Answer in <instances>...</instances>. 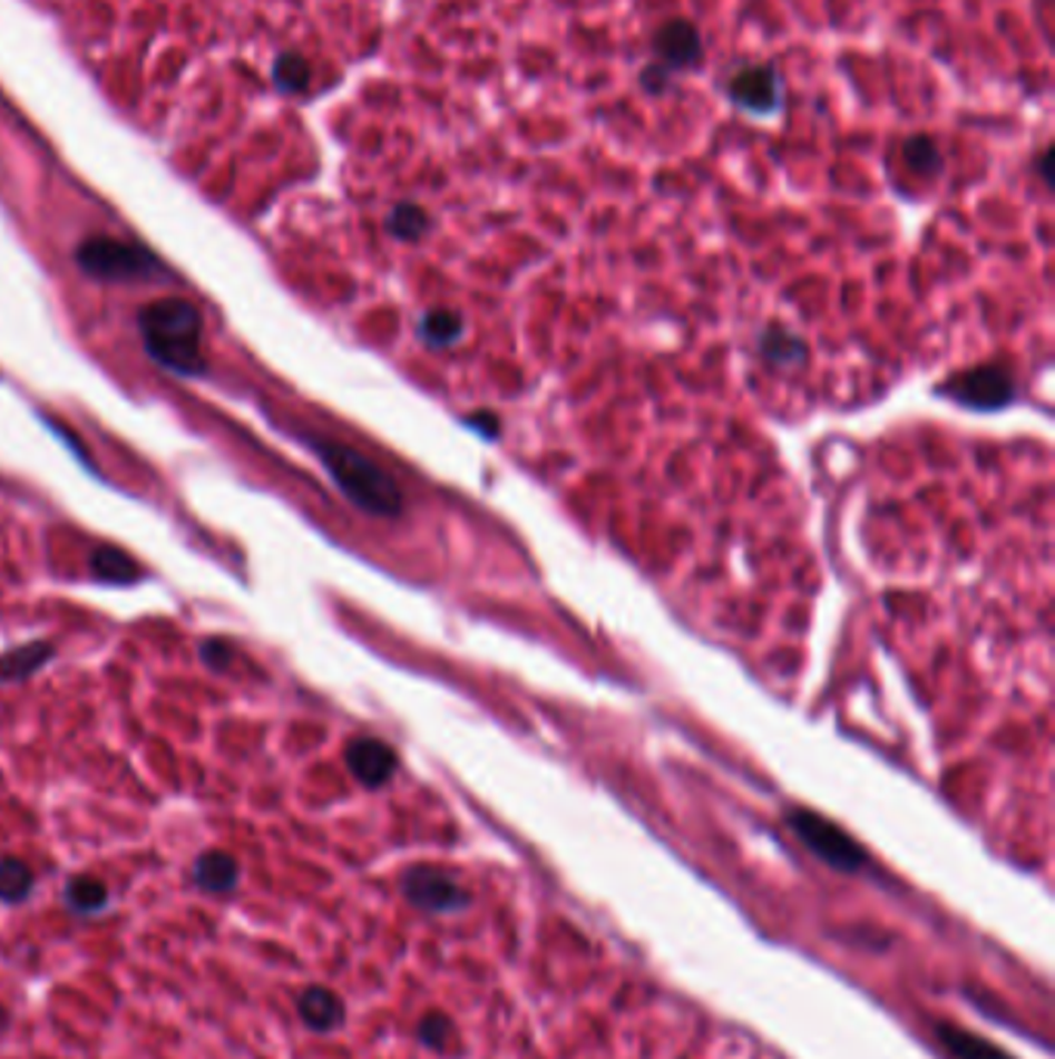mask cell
I'll return each instance as SVG.
<instances>
[{"mask_svg":"<svg viewBox=\"0 0 1055 1059\" xmlns=\"http://www.w3.org/2000/svg\"><path fill=\"white\" fill-rule=\"evenodd\" d=\"M143 348L158 366L177 376H202L208 369L202 350V313L183 298H158L146 304L137 317Z\"/></svg>","mask_w":1055,"mask_h":1059,"instance_id":"obj_1","label":"cell"},{"mask_svg":"<svg viewBox=\"0 0 1055 1059\" xmlns=\"http://www.w3.org/2000/svg\"><path fill=\"white\" fill-rule=\"evenodd\" d=\"M322 465L329 468L334 484L344 489L353 505L375 517H397L403 512V493L378 462L362 456L360 449L338 440H313Z\"/></svg>","mask_w":1055,"mask_h":1059,"instance_id":"obj_2","label":"cell"},{"mask_svg":"<svg viewBox=\"0 0 1055 1059\" xmlns=\"http://www.w3.org/2000/svg\"><path fill=\"white\" fill-rule=\"evenodd\" d=\"M75 261L87 276L102 279V282H130V279H149L162 266L155 261V254L139 249L134 242H118L109 236L84 239Z\"/></svg>","mask_w":1055,"mask_h":1059,"instance_id":"obj_3","label":"cell"},{"mask_svg":"<svg viewBox=\"0 0 1055 1059\" xmlns=\"http://www.w3.org/2000/svg\"><path fill=\"white\" fill-rule=\"evenodd\" d=\"M790 824L795 834L802 836V843H805L808 849L814 852L818 858L836 867V871H858L867 862V855L863 849L851 839V836L842 830V827H836L827 818H820L814 812H792Z\"/></svg>","mask_w":1055,"mask_h":1059,"instance_id":"obj_4","label":"cell"},{"mask_svg":"<svg viewBox=\"0 0 1055 1059\" xmlns=\"http://www.w3.org/2000/svg\"><path fill=\"white\" fill-rule=\"evenodd\" d=\"M403 895L409 905L428 914H459L471 905V895L452 874H446L440 867L418 864L403 874Z\"/></svg>","mask_w":1055,"mask_h":1059,"instance_id":"obj_5","label":"cell"},{"mask_svg":"<svg viewBox=\"0 0 1055 1059\" xmlns=\"http://www.w3.org/2000/svg\"><path fill=\"white\" fill-rule=\"evenodd\" d=\"M780 94H783V84H780L771 66H743L727 81V97L734 99L740 109L752 111V115L778 111Z\"/></svg>","mask_w":1055,"mask_h":1059,"instance_id":"obj_6","label":"cell"},{"mask_svg":"<svg viewBox=\"0 0 1055 1059\" xmlns=\"http://www.w3.org/2000/svg\"><path fill=\"white\" fill-rule=\"evenodd\" d=\"M653 54L663 59V69H691L703 56V38L687 19H672L653 35Z\"/></svg>","mask_w":1055,"mask_h":1059,"instance_id":"obj_7","label":"cell"},{"mask_svg":"<svg viewBox=\"0 0 1055 1059\" xmlns=\"http://www.w3.org/2000/svg\"><path fill=\"white\" fill-rule=\"evenodd\" d=\"M348 768L365 787H381L397 771V752L384 740L356 738L348 747Z\"/></svg>","mask_w":1055,"mask_h":1059,"instance_id":"obj_8","label":"cell"},{"mask_svg":"<svg viewBox=\"0 0 1055 1059\" xmlns=\"http://www.w3.org/2000/svg\"><path fill=\"white\" fill-rule=\"evenodd\" d=\"M297 1013L306 1029L313 1031H334L338 1026H344V1001L322 985H310L297 998Z\"/></svg>","mask_w":1055,"mask_h":1059,"instance_id":"obj_9","label":"cell"},{"mask_svg":"<svg viewBox=\"0 0 1055 1059\" xmlns=\"http://www.w3.org/2000/svg\"><path fill=\"white\" fill-rule=\"evenodd\" d=\"M195 883L205 892L223 895V892H233L238 883V862L229 852L211 849L205 855H198L195 862Z\"/></svg>","mask_w":1055,"mask_h":1059,"instance_id":"obj_10","label":"cell"},{"mask_svg":"<svg viewBox=\"0 0 1055 1059\" xmlns=\"http://www.w3.org/2000/svg\"><path fill=\"white\" fill-rule=\"evenodd\" d=\"M935 1034H938L941 1047H945L954 1059H1013L997 1045H990V1041L978 1038L973 1031L959 1029V1026H950V1022H941V1026L935 1029Z\"/></svg>","mask_w":1055,"mask_h":1059,"instance_id":"obj_11","label":"cell"},{"mask_svg":"<svg viewBox=\"0 0 1055 1059\" xmlns=\"http://www.w3.org/2000/svg\"><path fill=\"white\" fill-rule=\"evenodd\" d=\"M90 573L97 576L99 583L127 585L137 583L139 576H143V567H139L134 557L125 555L121 548L99 545V548H94V555H90Z\"/></svg>","mask_w":1055,"mask_h":1059,"instance_id":"obj_12","label":"cell"},{"mask_svg":"<svg viewBox=\"0 0 1055 1059\" xmlns=\"http://www.w3.org/2000/svg\"><path fill=\"white\" fill-rule=\"evenodd\" d=\"M50 657H53V648L47 641H31L0 654V682H22L31 672H38Z\"/></svg>","mask_w":1055,"mask_h":1059,"instance_id":"obj_13","label":"cell"},{"mask_svg":"<svg viewBox=\"0 0 1055 1059\" xmlns=\"http://www.w3.org/2000/svg\"><path fill=\"white\" fill-rule=\"evenodd\" d=\"M31 886H35V874L28 871L26 862H19V858L0 862V902L19 905L31 895Z\"/></svg>","mask_w":1055,"mask_h":1059,"instance_id":"obj_14","label":"cell"},{"mask_svg":"<svg viewBox=\"0 0 1055 1059\" xmlns=\"http://www.w3.org/2000/svg\"><path fill=\"white\" fill-rule=\"evenodd\" d=\"M66 902L78 914H97L109 902V890L97 877H71L66 886Z\"/></svg>","mask_w":1055,"mask_h":1059,"instance_id":"obj_15","label":"cell"},{"mask_svg":"<svg viewBox=\"0 0 1055 1059\" xmlns=\"http://www.w3.org/2000/svg\"><path fill=\"white\" fill-rule=\"evenodd\" d=\"M388 230L390 236L400 239V242H418V239L431 230V217H428V211L424 208L406 202V205H397V208L390 211Z\"/></svg>","mask_w":1055,"mask_h":1059,"instance_id":"obj_16","label":"cell"},{"mask_svg":"<svg viewBox=\"0 0 1055 1059\" xmlns=\"http://www.w3.org/2000/svg\"><path fill=\"white\" fill-rule=\"evenodd\" d=\"M461 334V320L456 313H446V310H433L421 320V338L433 344V348H446V344H456Z\"/></svg>","mask_w":1055,"mask_h":1059,"instance_id":"obj_17","label":"cell"},{"mask_svg":"<svg viewBox=\"0 0 1055 1059\" xmlns=\"http://www.w3.org/2000/svg\"><path fill=\"white\" fill-rule=\"evenodd\" d=\"M903 162L914 167L917 174H935V171H941V153H938L935 139L926 137V134H917V137H910L903 143Z\"/></svg>","mask_w":1055,"mask_h":1059,"instance_id":"obj_18","label":"cell"},{"mask_svg":"<svg viewBox=\"0 0 1055 1059\" xmlns=\"http://www.w3.org/2000/svg\"><path fill=\"white\" fill-rule=\"evenodd\" d=\"M456 1038V1026L443 1017V1013H431L418 1022V1041L428 1047V1050H446Z\"/></svg>","mask_w":1055,"mask_h":1059,"instance_id":"obj_19","label":"cell"},{"mask_svg":"<svg viewBox=\"0 0 1055 1059\" xmlns=\"http://www.w3.org/2000/svg\"><path fill=\"white\" fill-rule=\"evenodd\" d=\"M966 397H973V400H981V404H990V400H1000L1006 397V378L1000 372H981V376H975L969 381V388L963 390Z\"/></svg>","mask_w":1055,"mask_h":1059,"instance_id":"obj_20","label":"cell"},{"mask_svg":"<svg viewBox=\"0 0 1055 1059\" xmlns=\"http://www.w3.org/2000/svg\"><path fill=\"white\" fill-rule=\"evenodd\" d=\"M198 657H202V663L211 669H226L233 663V657H236V648L229 644L226 639H205L198 644Z\"/></svg>","mask_w":1055,"mask_h":1059,"instance_id":"obj_21","label":"cell"},{"mask_svg":"<svg viewBox=\"0 0 1055 1059\" xmlns=\"http://www.w3.org/2000/svg\"><path fill=\"white\" fill-rule=\"evenodd\" d=\"M276 75H279V84H282L285 90H304L306 78H310L304 59H294V56H289V59H282V62H279Z\"/></svg>","mask_w":1055,"mask_h":1059,"instance_id":"obj_22","label":"cell"},{"mask_svg":"<svg viewBox=\"0 0 1055 1059\" xmlns=\"http://www.w3.org/2000/svg\"><path fill=\"white\" fill-rule=\"evenodd\" d=\"M668 75H672V71H666L663 66H647L644 75H641V84H644L647 90H653V94H660V90L666 87Z\"/></svg>","mask_w":1055,"mask_h":1059,"instance_id":"obj_23","label":"cell"},{"mask_svg":"<svg viewBox=\"0 0 1055 1059\" xmlns=\"http://www.w3.org/2000/svg\"><path fill=\"white\" fill-rule=\"evenodd\" d=\"M3 1026H7V1010H0V1031H3Z\"/></svg>","mask_w":1055,"mask_h":1059,"instance_id":"obj_24","label":"cell"}]
</instances>
